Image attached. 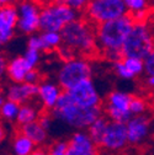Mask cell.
Masks as SVG:
<instances>
[{"label":"cell","mask_w":154,"mask_h":155,"mask_svg":"<svg viewBox=\"0 0 154 155\" xmlns=\"http://www.w3.org/2000/svg\"><path fill=\"white\" fill-rule=\"evenodd\" d=\"M41 53H42L41 51H37L33 48H26V51L22 55L25 57V59L27 61L30 67L32 69H36L37 65L40 64V61H41Z\"/></svg>","instance_id":"obj_27"},{"label":"cell","mask_w":154,"mask_h":155,"mask_svg":"<svg viewBox=\"0 0 154 155\" xmlns=\"http://www.w3.org/2000/svg\"><path fill=\"white\" fill-rule=\"evenodd\" d=\"M110 120L107 117H105V116H101V117H99L98 120H96L89 128H88V133L89 135L91 137V139L94 140V143L100 147L101 144V140H102V137L105 134V130L107 128V124H109Z\"/></svg>","instance_id":"obj_22"},{"label":"cell","mask_w":154,"mask_h":155,"mask_svg":"<svg viewBox=\"0 0 154 155\" xmlns=\"http://www.w3.org/2000/svg\"><path fill=\"white\" fill-rule=\"evenodd\" d=\"M62 2H64L65 4H68L69 6L75 9L76 11L83 14V11L86 9V6L92 2V0H62Z\"/></svg>","instance_id":"obj_30"},{"label":"cell","mask_w":154,"mask_h":155,"mask_svg":"<svg viewBox=\"0 0 154 155\" xmlns=\"http://www.w3.org/2000/svg\"><path fill=\"white\" fill-rule=\"evenodd\" d=\"M64 90L61 87L58 83L51 80H42L38 85V100L45 110L52 111L57 102H58L61 95Z\"/></svg>","instance_id":"obj_16"},{"label":"cell","mask_w":154,"mask_h":155,"mask_svg":"<svg viewBox=\"0 0 154 155\" xmlns=\"http://www.w3.org/2000/svg\"><path fill=\"white\" fill-rule=\"evenodd\" d=\"M82 16V12L76 11L62 0H55V2L42 5L40 30L42 32H62L69 24L78 20Z\"/></svg>","instance_id":"obj_4"},{"label":"cell","mask_w":154,"mask_h":155,"mask_svg":"<svg viewBox=\"0 0 154 155\" xmlns=\"http://www.w3.org/2000/svg\"><path fill=\"white\" fill-rule=\"evenodd\" d=\"M132 95H129L128 92L121 90H112L106 99V117L112 122L127 123L133 117L129 110Z\"/></svg>","instance_id":"obj_9"},{"label":"cell","mask_w":154,"mask_h":155,"mask_svg":"<svg viewBox=\"0 0 154 155\" xmlns=\"http://www.w3.org/2000/svg\"><path fill=\"white\" fill-rule=\"evenodd\" d=\"M43 43V52L58 51L63 43V38L61 32H52V31H43L40 33Z\"/></svg>","instance_id":"obj_24"},{"label":"cell","mask_w":154,"mask_h":155,"mask_svg":"<svg viewBox=\"0 0 154 155\" xmlns=\"http://www.w3.org/2000/svg\"><path fill=\"white\" fill-rule=\"evenodd\" d=\"M128 15L125 0H92L83 11V17L94 26Z\"/></svg>","instance_id":"obj_7"},{"label":"cell","mask_w":154,"mask_h":155,"mask_svg":"<svg viewBox=\"0 0 154 155\" xmlns=\"http://www.w3.org/2000/svg\"><path fill=\"white\" fill-rule=\"evenodd\" d=\"M27 48H33L37 51L43 52V43H42V38L40 35H32L27 40Z\"/></svg>","instance_id":"obj_31"},{"label":"cell","mask_w":154,"mask_h":155,"mask_svg":"<svg viewBox=\"0 0 154 155\" xmlns=\"http://www.w3.org/2000/svg\"><path fill=\"white\" fill-rule=\"evenodd\" d=\"M53 120H54V118L52 117L51 113H43V114L40 116V118H38V122L41 123V126H42L43 128H46L47 130H49L51 127H52Z\"/></svg>","instance_id":"obj_34"},{"label":"cell","mask_w":154,"mask_h":155,"mask_svg":"<svg viewBox=\"0 0 154 155\" xmlns=\"http://www.w3.org/2000/svg\"><path fill=\"white\" fill-rule=\"evenodd\" d=\"M35 149L36 144L20 130L12 137L10 145L11 155H31Z\"/></svg>","instance_id":"obj_20"},{"label":"cell","mask_w":154,"mask_h":155,"mask_svg":"<svg viewBox=\"0 0 154 155\" xmlns=\"http://www.w3.org/2000/svg\"><path fill=\"white\" fill-rule=\"evenodd\" d=\"M129 144L126 123L110 121L100 147L109 153H119Z\"/></svg>","instance_id":"obj_10"},{"label":"cell","mask_w":154,"mask_h":155,"mask_svg":"<svg viewBox=\"0 0 154 155\" xmlns=\"http://www.w3.org/2000/svg\"><path fill=\"white\" fill-rule=\"evenodd\" d=\"M42 81V75L41 73L36 69H31L28 71V74L26 75V79H25V83H28V84H35V85H40V83Z\"/></svg>","instance_id":"obj_32"},{"label":"cell","mask_w":154,"mask_h":155,"mask_svg":"<svg viewBox=\"0 0 154 155\" xmlns=\"http://www.w3.org/2000/svg\"><path fill=\"white\" fill-rule=\"evenodd\" d=\"M92 64L89 58L75 57L73 59L65 61L57 71V83L64 91L73 89L83 80L91 79Z\"/></svg>","instance_id":"obj_6"},{"label":"cell","mask_w":154,"mask_h":155,"mask_svg":"<svg viewBox=\"0 0 154 155\" xmlns=\"http://www.w3.org/2000/svg\"><path fill=\"white\" fill-rule=\"evenodd\" d=\"M40 116L41 113L36 106H33L32 104H25V105H21L20 107V112H18V117L16 122L18 126L28 124V123L38 121Z\"/></svg>","instance_id":"obj_23"},{"label":"cell","mask_w":154,"mask_h":155,"mask_svg":"<svg viewBox=\"0 0 154 155\" xmlns=\"http://www.w3.org/2000/svg\"><path fill=\"white\" fill-rule=\"evenodd\" d=\"M16 8L18 14L17 30L24 35H35L40 30L42 4L37 0H21Z\"/></svg>","instance_id":"obj_8"},{"label":"cell","mask_w":154,"mask_h":155,"mask_svg":"<svg viewBox=\"0 0 154 155\" xmlns=\"http://www.w3.org/2000/svg\"><path fill=\"white\" fill-rule=\"evenodd\" d=\"M32 68L27 63L24 55L14 57L10 61H8L6 67V76L11 83H25L26 75Z\"/></svg>","instance_id":"obj_17"},{"label":"cell","mask_w":154,"mask_h":155,"mask_svg":"<svg viewBox=\"0 0 154 155\" xmlns=\"http://www.w3.org/2000/svg\"><path fill=\"white\" fill-rule=\"evenodd\" d=\"M6 67H8V61L5 59V57H2L0 58V71H2V74L6 73Z\"/></svg>","instance_id":"obj_36"},{"label":"cell","mask_w":154,"mask_h":155,"mask_svg":"<svg viewBox=\"0 0 154 155\" xmlns=\"http://www.w3.org/2000/svg\"><path fill=\"white\" fill-rule=\"evenodd\" d=\"M18 14L16 5H6L0 9V43H9L17 30Z\"/></svg>","instance_id":"obj_12"},{"label":"cell","mask_w":154,"mask_h":155,"mask_svg":"<svg viewBox=\"0 0 154 155\" xmlns=\"http://www.w3.org/2000/svg\"><path fill=\"white\" fill-rule=\"evenodd\" d=\"M70 97L75 104L86 108L101 107V96L91 79L83 80L73 89L68 90Z\"/></svg>","instance_id":"obj_11"},{"label":"cell","mask_w":154,"mask_h":155,"mask_svg":"<svg viewBox=\"0 0 154 155\" xmlns=\"http://www.w3.org/2000/svg\"><path fill=\"white\" fill-rule=\"evenodd\" d=\"M128 15L134 22H146L150 12V0H125Z\"/></svg>","instance_id":"obj_18"},{"label":"cell","mask_w":154,"mask_h":155,"mask_svg":"<svg viewBox=\"0 0 154 155\" xmlns=\"http://www.w3.org/2000/svg\"><path fill=\"white\" fill-rule=\"evenodd\" d=\"M153 138H154V133H153Z\"/></svg>","instance_id":"obj_40"},{"label":"cell","mask_w":154,"mask_h":155,"mask_svg":"<svg viewBox=\"0 0 154 155\" xmlns=\"http://www.w3.org/2000/svg\"><path fill=\"white\" fill-rule=\"evenodd\" d=\"M40 4L45 5V4H48V3H52V2H55V0H37Z\"/></svg>","instance_id":"obj_39"},{"label":"cell","mask_w":154,"mask_h":155,"mask_svg":"<svg viewBox=\"0 0 154 155\" xmlns=\"http://www.w3.org/2000/svg\"><path fill=\"white\" fill-rule=\"evenodd\" d=\"M144 73L147 76L154 75V49L144 59Z\"/></svg>","instance_id":"obj_33"},{"label":"cell","mask_w":154,"mask_h":155,"mask_svg":"<svg viewBox=\"0 0 154 155\" xmlns=\"http://www.w3.org/2000/svg\"><path fill=\"white\" fill-rule=\"evenodd\" d=\"M146 84H147V87H149L150 90L154 91V75H152V76H147Z\"/></svg>","instance_id":"obj_38"},{"label":"cell","mask_w":154,"mask_h":155,"mask_svg":"<svg viewBox=\"0 0 154 155\" xmlns=\"http://www.w3.org/2000/svg\"><path fill=\"white\" fill-rule=\"evenodd\" d=\"M99 155H104V154H99Z\"/></svg>","instance_id":"obj_41"},{"label":"cell","mask_w":154,"mask_h":155,"mask_svg":"<svg viewBox=\"0 0 154 155\" xmlns=\"http://www.w3.org/2000/svg\"><path fill=\"white\" fill-rule=\"evenodd\" d=\"M122 62L134 76H139L144 73V59L136 57H123Z\"/></svg>","instance_id":"obj_25"},{"label":"cell","mask_w":154,"mask_h":155,"mask_svg":"<svg viewBox=\"0 0 154 155\" xmlns=\"http://www.w3.org/2000/svg\"><path fill=\"white\" fill-rule=\"evenodd\" d=\"M20 132L28 137L37 147H43L48 140V130L43 128L38 121L20 126Z\"/></svg>","instance_id":"obj_19"},{"label":"cell","mask_w":154,"mask_h":155,"mask_svg":"<svg viewBox=\"0 0 154 155\" xmlns=\"http://www.w3.org/2000/svg\"><path fill=\"white\" fill-rule=\"evenodd\" d=\"M4 96L18 105L30 104L38 96V85L28 83H11L6 86Z\"/></svg>","instance_id":"obj_14"},{"label":"cell","mask_w":154,"mask_h":155,"mask_svg":"<svg viewBox=\"0 0 154 155\" xmlns=\"http://www.w3.org/2000/svg\"><path fill=\"white\" fill-rule=\"evenodd\" d=\"M52 117L76 130L88 129L96 120L102 116V108H86L75 104L68 91H63L55 107L49 112Z\"/></svg>","instance_id":"obj_2"},{"label":"cell","mask_w":154,"mask_h":155,"mask_svg":"<svg viewBox=\"0 0 154 155\" xmlns=\"http://www.w3.org/2000/svg\"><path fill=\"white\" fill-rule=\"evenodd\" d=\"M21 0H0V4L2 6H6V5H17Z\"/></svg>","instance_id":"obj_37"},{"label":"cell","mask_w":154,"mask_h":155,"mask_svg":"<svg viewBox=\"0 0 154 155\" xmlns=\"http://www.w3.org/2000/svg\"><path fill=\"white\" fill-rule=\"evenodd\" d=\"M62 46L69 48L76 57H91L98 54L96 26L83 16L69 24L62 32Z\"/></svg>","instance_id":"obj_3"},{"label":"cell","mask_w":154,"mask_h":155,"mask_svg":"<svg viewBox=\"0 0 154 155\" xmlns=\"http://www.w3.org/2000/svg\"><path fill=\"white\" fill-rule=\"evenodd\" d=\"M112 67H113V71L116 73V75L120 76L121 79H123V80H132V79H134V78H136V76H134V75L126 68V65L123 64L122 59L112 63Z\"/></svg>","instance_id":"obj_28"},{"label":"cell","mask_w":154,"mask_h":155,"mask_svg":"<svg viewBox=\"0 0 154 155\" xmlns=\"http://www.w3.org/2000/svg\"><path fill=\"white\" fill-rule=\"evenodd\" d=\"M128 140L132 145H139L147 140L150 133V121L146 114L133 116L126 123Z\"/></svg>","instance_id":"obj_15"},{"label":"cell","mask_w":154,"mask_h":155,"mask_svg":"<svg viewBox=\"0 0 154 155\" xmlns=\"http://www.w3.org/2000/svg\"><path fill=\"white\" fill-rule=\"evenodd\" d=\"M31 155H49V149H46L43 147H37Z\"/></svg>","instance_id":"obj_35"},{"label":"cell","mask_w":154,"mask_h":155,"mask_svg":"<svg viewBox=\"0 0 154 155\" xmlns=\"http://www.w3.org/2000/svg\"><path fill=\"white\" fill-rule=\"evenodd\" d=\"M68 143L67 155H99V147L94 143L88 130L74 132Z\"/></svg>","instance_id":"obj_13"},{"label":"cell","mask_w":154,"mask_h":155,"mask_svg":"<svg viewBox=\"0 0 154 155\" xmlns=\"http://www.w3.org/2000/svg\"><path fill=\"white\" fill-rule=\"evenodd\" d=\"M154 49V27L148 22H134L122 47L123 57L146 58Z\"/></svg>","instance_id":"obj_5"},{"label":"cell","mask_w":154,"mask_h":155,"mask_svg":"<svg viewBox=\"0 0 154 155\" xmlns=\"http://www.w3.org/2000/svg\"><path fill=\"white\" fill-rule=\"evenodd\" d=\"M134 25L129 15H125L116 20H111L96 26V41L99 53L111 63L123 58L122 47Z\"/></svg>","instance_id":"obj_1"},{"label":"cell","mask_w":154,"mask_h":155,"mask_svg":"<svg viewBox=\"0 0 154 155\" xmlns=\"http://www.w3.org/2000/svg\"><path fill=\"white\" fill-rule=\"evenodd\" d=\"M21 105H18L11 100H8L4 94L2 95V100H0V112H2V117L6 122H16L18 117V112H20Z\"/></svg>","instance_id":"obj_21"},{"label":"cell","mask_w":154,"mask_h":155,"mask_svg":"<svg viewBox=\"0 0 154 155\" xmlns=\"http://www.w3.org/2000/svg\"><path fill=\"white\" fill-rule=\"evenodd\" d=\"M68 147V140H57L49 147V155H67Z\"/></svg>","instance_id":"obj_29"},{"label":"cell","mask_w":154,"mask_h":155,"mask_svg":"<svg viewBox=\"0 0 154 155\" xmlns=\"http://www.w3.org/2000/svg\"><path fill=\"white\" fill-rule=\"evenodd\" d=\"M147 102L139 97V96H132V100H131V106H129V110H131V113L133 116H141V114H144L146 111H147Z\"/></svg>","instance_id":"obj_26"}]
</instances>
